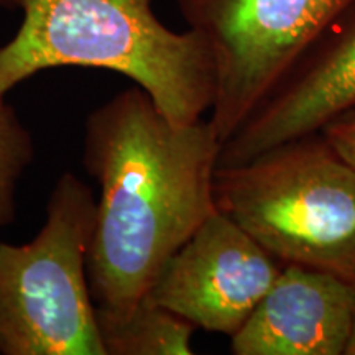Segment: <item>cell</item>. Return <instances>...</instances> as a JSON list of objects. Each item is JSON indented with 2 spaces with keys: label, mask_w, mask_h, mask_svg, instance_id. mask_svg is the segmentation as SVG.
I'll return each instance as SVG.
<instances>
[{
  "label": "cell",
  "mask_w": 355,
  "mask_h": 355,
  "mask_svg": "<svg viewBox=\"0 0 355 355\" xmlns=\"http://www.w3.org/2000/svg\"><path fill=\"white\" fill-rule=\"evenodd\" d=\"M214 199L282 265L355 285V168L321 132L217 166Z\"/></svg>",
  "instance_id": "3957f363"
},
{
  "label": "cell",
  "mask_w": 355,
  "mask_h": 355,
  "mask_svg": "<svg viewBox=\"0 0 355 355\" xmlns=\"http://www.w3.org/2000/svg\"><path fill=\"white\" fill-rule=\"evenodd\" d=\"M355 109V0L331 21L254 114L220 145L219 163L235 165L275 145L319 133Z\"/></svg>",
  "instance_id": "52a82bcc"
},
{
  "label": "cell",
  "mask_w": 355,
  "mask_h": 355,
  "mask_svg": "<svg viewBox=\"0 0 355 355\" xmlns=\"http://www.w3.org/2000/svg\"><path fill=\"white\" fill-rule=\"evenodd\" d=\"M20 10L15 35L0 44V96L46 69L79 66L132 79L180 125L212 109L207 43L194 30L163 25L152 0H25Z\"/></svg>",
  "instance_id": "7a4b0ae2"
},
{
  "label": "cell",
  "mask_w": 355,
  "mask_h": 355,
  "mask_svg": "<svg viewBox=\"0 0 355 355\" xmlns=\"http://www.w3.org/2000/svg\"><path fill=\"white\" fill-rule=\"evenodd\" d=\"M25 0H0V8H7V10H19L24 6Z\"/></svg>",
  "instance_id": "7c38bea8"
},
{
  "label": "cell",
  "mask_w": 355,
  "mask_h": 355,
  "mask_svg": "<svg viewBox=\"0 0 355 355\" xmlns=\"http://www.w3.org/2000/svg\"><path fill=\"white\" fill-rule=\"evenodd\" d=\"M345 355H355V329H354L352 339H350V344H349L347 352H345Z\"/></svg>",
  "instance_id": "4fadbf2b"
},
{
  "label": "cell",
  "mask_w": 355,
  "mask_h": 355,
  "mask_svg": "<svg viewBox=\"0 0 355 355\" xmlns=\"http://www.w3.org/2000/svg\"><path fill=\"white\" fill-rule=\"evenodd\" d=\"M352 0H176L216 69L211 125L220 145Z\"/></svg>",
  "instance_id": "5b68a950"
},
{
  "label": "cell",
  "mask_w": 355,
  "mask_h": 355,
  "mask_svg": "<svg viewBox=\"0 0 355 355\" xmlns=\"http://www.w3.org/2000/svg\"><path fill=\"white\" fill-rule=\"evenodd\" d=\"M321 133L332 148L355 168V109L327 123Z\"/></svg>",
  "instance_id": "8fae6325"
},
{
  "label": "cell",
  "mask_w": 355,
  "mask_h": 355,
  "mask_svg": "<svg viewBox=\"0 0 355 355\" xmlns=\"http://www.w3.org/2000/svg\"><path fill=\"white\" fill-rule=\"evenodd\" d=\"M355 329V285L303 265H283L230 337L234 355H345Z\"/></svg>",
  "instance_id": "ba28073f"
},
{
  "label": "cell",
  "mask_w": 355,
  "mask_h": 355,
  "mask_svg": "<svg viewBox=\"0 0 355 355\" xmlns=\"http://www.w3.org/2000/svg\"><path fill=\"white\" fill-rule=\"evenodd\" d=\"M33 158L32 133L6 96H0V229L15 219L17 189Z\"/></svg>",
  "instance_id": "30bf717a"
},
{
  "label": "cell",
  "mask_w": 355,
  "mask_h": 355,
  "mask_svg": "<svg viewBox=\"0 0 355 355\" xmlns=\"http://www.w3.org/2000/svg\"><path fill=\"white\" fill-rule=\"evenodd\" d=\"M105 355H191L196 327L145 296L127 316L101 322Z\"/></svg>",
  "instance_id": "9c48e42d"
},
{
  "label": "cell",
  "mask_w": 355,
  "mask_h": 355,
  "mask_svg": "<svg viewBox=\"0 0 355 355\" xmlns=\"http://www.w3.org/2000/svg\"><path fill=\"white\" fill-rule=\"evenodd\" d=\"M219 152L209 121L171 122L139 86L87 115L84 168L101 188L87 278L99 324L127 316L217 211Z\"/></svg>",
  "instance_id": "6da1fadb"
},
{
  "label": "cell",
  "mask_w": 355,
  "mask_h": 355,
  "mask_svg": "<svg viewBox=\"0 0 355 355\" xmlns=\"http://www.w3.org/2000/svg\"><path fill=\"white\" fill-rule=\"evenodd\" d=\"M94 222L91 189L68 171L37 237L0 242V354L105 355L87 278Z\"/></svg>",
  "instance_id": "277c9868"
},
{
  "label": "cell",
  "mask_w": 355,
  "mask_h": 355,
  "mask_svg": "<svg viewBox=\"0 0 355 355\" xmlns=\"http://www.w3.org/2000/svg\"><path fill=\"white\" fill-rule=\"evenodd\" d=\"M283 265L217 209L199 225L146 293L194 327L232 337Z\"/></svg>",
  "instance_id": "8992f818"
}]
</instances>
